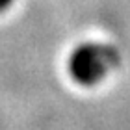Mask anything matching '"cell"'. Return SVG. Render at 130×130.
<instances>
[{"mask_svg": "<svg viewBox=\"0 0 130 130\" xmlns=\"http://www.w3.org/2000/svg\"><path fill=\"white\" fill-rule=\"evenodd\" d=\"M121 65V52L104 41H84L69 54L67 69L76 84L91 87L104 82Z\"/></svg>", "mask_w": 130, "mask_h": 130, "instance_id": "6da1fadb", "label": "cell"}, {"mask_svg": "<svg viewBox=\"0 0 130 130\" xmlns=\"http://www.w3.org/2000/svg\"><path fill=\"white\" fill-rule=\"evenodd\" d=\"M15 0H0V13L2 11H6L8 8H11V4H13Z\"/></svg>", "mask_w": 130, "mask_h": 130, "instance_id": "7a4b0ae2", "label": "cell"}]
</instances>
